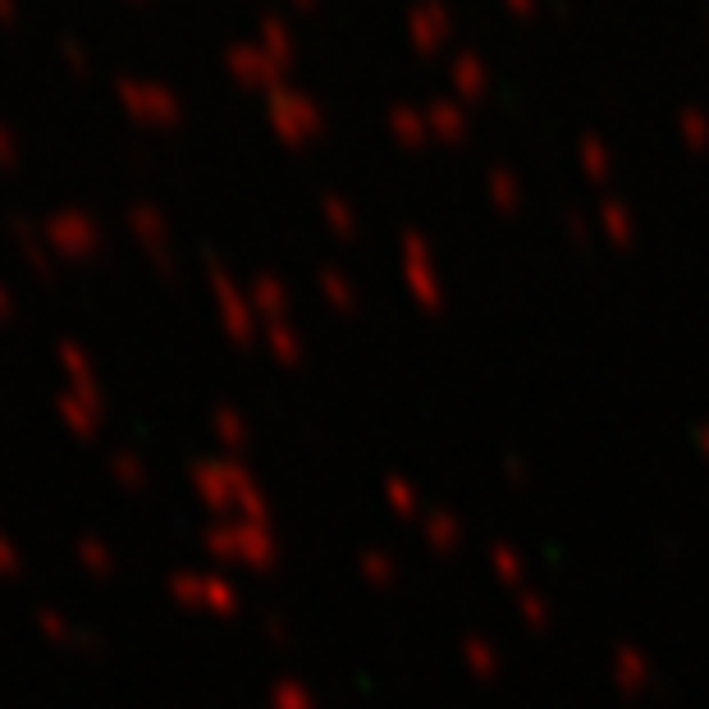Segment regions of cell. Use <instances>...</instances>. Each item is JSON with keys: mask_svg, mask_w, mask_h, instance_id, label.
Returning <instances> with one entry per match:
<instances>
[{"mask_svg": "<svg viewBox=\"0 0 709 709\" xmlns=\"http://www.w3.org/2000/svg\"><path fill=\"white\" fill-rule=\"evenodd\" d=\"M0 19H5V23L14 19V5H10V0H0Z\"/></svg>", "mask_w": 709, "mask_h": 709, "instance_id": "cell-2", "label": "cell"}, {"mask_svg": "<svg viewBox=\"0 0 709 709\" xmlns=\"http://www.w3.org/2000/svg\"><path fill=\"white\" fill-rule=\"evenodd\" d=\"M10 138H14V133L0 124V161H14V142Z\"/></svg>", "mask_w": 709, "mask_h": 709, "instance_id": "cell-1", "label": "cell"}]
</instances>
